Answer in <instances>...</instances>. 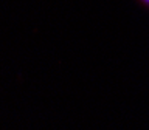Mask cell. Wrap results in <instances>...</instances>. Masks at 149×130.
Here are the masks:
<instances>
[{
    "label": "cell",
    "mask_w": 149,
    "mask_h": 130,
    "mask_svg": "<svg viewBox=\"0 0 149 130\" xmlns=\"http://www.w3.org/2000/svg\"><path fill=\"white\" fill-rule=\"evenodd\" d=\"M144 2H148V3H149V0H144Z\"/></svg>",
    "instance_id": "6da1fadb"
}]
</instances>
